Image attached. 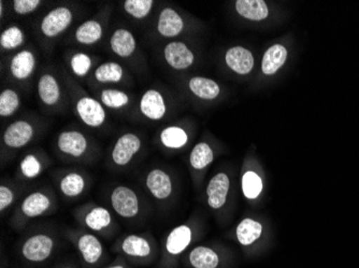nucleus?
Here are the masks:
<instances>
[{
	"mask_svg": "<svg viewBox=\"0 0 359 268\" xmlns=\"http://www.w3.org/2000/svg\"><path fill=\"white\" fill-rule=\"evenodd\" d=\"M98 100L104 108L109 110L118 111L127 108L132 102V97L123 90L116 88H106L100 92Z\"/></svg>",
	"mask_w": 359,
	"mask_h": 268,
	"instance_id": "c85d7f7f",
	"label": "nucleus"
},
{
	"mask_svg": "<svg viewBox=\"0 0 359 268\" xmlns=\"http://www.w3.org/2000/svg\"><path fill=\"white\" fill-rule=\"evenodd\" d=\"M54 203L53 197L48 191L37 190L29 193L24 197L14 216V225L20 227L32 219L46 215L53 209Z\"/></svg>",
	"mask_w": 359,
	"mask_h": 268,
	"instance_id": "20e7f679",
	"label": "nucleus"
},
{
	"mask_svg": "<svg viewBox=\"0 0 359 268\" xmlns=\"http://www.w3.org/2000/svg\"><path fill=\"white\" fill-rule=\"evenodd\" d=\"M139 111L143 117L152 122L163 120L167 112L164 97L158 90H149L141 96Z\"/></svg>",
	"mask_w": 359,
	"mask_h": 268,
	"instance_id": "ddd939ff",
	"label": "nucleus"
},
{
	"mask_svg": "<svg viewBox=\"0 0 359 268\" xmlns=\"http://www.w3.org/2000/svg\"><path fill=\"white\" fill-rule=\"evenodd\" d=\"M228 68L239 76H248L254 68V56L243 46H233L225 54Z\"/></svg>",
	"mask_w": 359,
	"mask_h": 268,
	"instance_id": "f3484780",
	"label": "nucleus"
},
{
	"mask_svg": "<svg viewBox=\"0 0 359 268\" xmlns=\"http://www.w3.org/2000/svg\"><path fill=\"white\" fill-rule=\"evenodd\" d=\"M104 268H130L127 265L126 262H124V259L116 260V262H113L110 265L107 266Z\"/></svg>",
	"mask_w": 359,
	"mask_h": 268,
	"instance_id": "a19ab883",
	"label": "nucleus"
},
{
	"mask_svg": "<svg viewBox=\"0 0 359 268\" xmlns=\"http://www.w3.org/2000/svg\"><path fill=\"white\" fill-rule=\"evenodd\" d=\"M111 51L122 59L132 57L137 50V40L132 31L118 28L110 38Z\"/></svg>",
	"mask_w": 359,
	"mask_h": 268,
	"instance_id": "412c9836",
	"label": "nucleus"
},
{
	"mask_svg": "<svg viewBox=\"0 0 359 268\" xmlns=\"http://www.w3.org/2000/svg\"><path fill=\"white\" fill-rule=\"evenodd\" d=\"M125 76L123 66L116 62H107L97 66L94 71V78L100 84H118Z\"/></svg>",
	"mask_w": 359,
	"mask_h": 268,
	"instance_id": "bb28decb",
	"label": "nucleus"
},
{
	"mask_svg": "<svg viewBox=\"0 0 359 268\" xmlns=\"http://www.w3.org/2000/svg\"><path fill=\"white\" fill-rule=\"evenodd\" d=\"M156 29L161 37H177L184 29V22L172 8H165L159 13Z\"/></svg>",
	"mask_w": 359,
	"mask_h": 268,
	"instance_id": "aec40b11",
	"label": "nucleus"
},
{
	"mask_svg": "<svg viewBox=\"0 0 359 268\" xmlns=\"http://www.w3.org/2000/svg\"><path fill=\"white\" fill-rule=\"evenodd\" d=\"M57 268H76V267H74V266H70V265H62V266H60V267H57Z\"/></svg>",
	"mask_w": 359,
	"mask_h": 268,
	"instance_id": "37998d69",
	"label": "nucleus"
},
{
	"mask_svg": "<svg viewBox=\"0 0 359 268\" xmlns=\"http://www.w3.org/2000/svg\"><path fill=\"white\" fill-rule=\"evenodd\" d=\"M44 167L43 160L38 155L28 154L20 163V173L24 178L32 181L42 174Z\"/></svg>",
	"mask_w": 359,
	"mask_h": 268,
	"instance_id": "72a5a7b5",
	"label": "nucleus"
},
{
	"mask_svg": "<svg viewBox=\"0 0 359 268\" xmlns=\"http://www.w3.org/2000/svg\"><path fill=\"white\" fill-rule=\"evenodd\" d=\"M229 188L231 181L225 173L212 177L207 187L208 204L212 209H219L225 205Z\"/></svg>",
	"mask_w": 359,
	"mask_h": 268,
	"instance_id": "6ab92c4d",
	"label": "nucleus"
},
{
	"mask_svg": "<svg viewBox=\"0 0 359 268\" xmlns=\"http://www.w3.org/2000/svg\"><path fill=\"white\" fill-rule=\"evenodd\" d=\"M56 149L62 157L72 160H84L92 153V143L81 131L66 130L58 134Z\"/></svg>",
	"mask_w": 359,
	"mask_h": 268,
	"instance_id": "423d86ee",
	"label": "nucleus"
},
{
	"mask_svg": "<svg viewBox=\"0 0 359 268\" xmlns=\"http://www.w3.org/2000/svg\"><path fill=\"white\" fill-rule=\"evenodd\" d=\"M235 6L237 13L250 21H263L269 15L267 3L264 0H238Z\"/></svg>",
	"mask_w": 359,
	"mask_h": 268,
	"instance_id": "b1692460",
	"label": "nucleus"
},
{
	"mask_svg": "<svg viewBox=\"0 0 359 268\" xmlns=\"http://www.w3.org/2000/svg\"><path fill=\"white\" fill-rule=\"evenodd\" d=\"M287 58V50L282 44H274L264 54L262 70L265 76H273L281 69Z\"/></svg>",
	"mask_w": 359,
	"mask_h": 268,
	"instance_id": "393cba45",
	"label": "nucleus"
},
{
	"mask_svg": "<svg viewBox=\"0 0 359 268\" xmlns=\"http://www.w3.org/2000/svg\"><path fill=\"white\" fill-rule=\"evenodd\" d=\"M60 195L67 199H76L86 192V177L78 171H68L60 177L57 183Z\"/></svg>",
	"mask_w": 359,
	"mask_h": 268,
	"instance_id": "dca6fc26",
	"label": "nucleus"
},
{
	"mask_svg": "<svg viewBox=\"0 0 359 268\" xmlns=\"http://www.w3.org/2000/svg\"><path fill=\"white\" fill-rule=\"evenodd\" d=\"M74 17V12L70 8L65 6L54 8L41 20L39 25L40 34L46 39H55L70 27Z\"/></svg>",
	"mask_w": 359,
	"mask_h": 268,
	"instance_id": "1a4fd4ad",
	"label": "nucleus"
},
{
	"mask_svg": "<svg viewBox=\"0 0 359 268\" xmlns=\"http://www.w3.org/2000/svg\"><path fill=\"white\" fill-rule=\"evenodd\" d=\"M193 233L189 225H179L175 227L167 237L165 249L169 255H179L187 249L191 243Z\"/></svg>",
	"mask_w": 359,
	"mask_h": 268,
	"instance_id": "5701e85b",
	"label": "nucleus"
},
{
	"mask_svg": "<svg viewBox=\"0 0 359 268\" xmlns=\"http://www.w3.org/2000/svg\"><path fill=\"white\" fill-rule=\"evenodd\" d=\"M215 160V153L210 145L205 142L198 143L194 147L189 156V163L194 170H205L208 165Z\"/></svg>",
	"mask_w": 359,
	"mask_h": 268,
	"instance_id": "7c9ffc66",
	"label": "nucleus"
},
{
	"mask_svg": "<svg viewBox=\"0 0 359 268\" xmlns=\"http://www.w3.org/2000/svg\"><path fill=\"white\" fill-rule=\"evenodd\" d=\"M110 204L114 213L124 219H135L140 215L141 201L138 193L125 185H118L112 189Z\"/></svg>",
	"mask_w": 359,
	"mask_h": 268,
	"instance_id": "0eeeda50",
	"label": "nucleus"
},
{
	"mask_svg": "<svg viewBox=\"0 0 359 268\" xmlns=\"http://www.w3.org/2000/svg\"><path fill=\"white\" fill-rule=\"evenodd\" d=\"M153 7V0H126L123 3L125 13L136 20H144L145 17H148Z\"/></svg>",
	"mask_w": 359,
	"mask_h": 268,
	"instance_id": "c9c22d12",
	"label": "nucleus"
},
{
	"mask_svg": "<svg viewBox=\"0 0 359 268\" xmlns=\"http://www.w3.org/2000/svg\"><path fill=\"white\" fill-rule=\"evenodd\" d=\"M164 57L167 64L175 70L187 69L195 62L191 48L180 41H172L165 46Z\"/></svg>",
	"mask_w": 359,
	"mask_h": 268,
	"instance_id": "2eb2a0df",
	"label": "nucleus"
},
{
	"mask_svg": "<svg viewBox=\"0 0 359 268\" xmlns=\"http://www.w3.org/2000/svg\"><path fill=\"white\" fill-rule=\"evenodd\" d=\"M104 32V24L102 20H88L76 28L74 40L82 45H93L102 39Z\"/></svg>",
	"mask_w": 359,
	"mask_h": 268,
	"instance_id": "4be33fe9",
	"label": "nucleus"
},
{
	"mask_svg": "<svg viewBox=\"0 0 359 268\" xmlns=\"http://www.w3.org/2000/svg\"><path fill=\"white\" fill-rule=\"evenodd\" d=\"M93 58L88 54L83 52L74 53L69 59V68L74 76L79 78H83L90 73L92 70Z\"/></svg>",
	"mask_w": 359,
	"mask_h": 268,
	"instance_id": "e433bc0d",
	"label": "nucleus"
},
{
	"mask_svg": "<svg viewBox=\"0 0 359 268\" xmlns=\"http://www.w3.org/2000/svg\"><path fill=\"white\" fill-rule=\"evenodd\" d=\"M69 239L80 255L81 261L88 268H95L106 257V249L94 233L90 231L70 232Z\"/></svg>",
	"mask_w": 359,
	"mask_h": 268,
	"instance_id": "f257e3e1",
	"label": "nucleus"
},
{
	"mask_svg": "<svg viewBox=\"0 0 359 268\" xmlns=\"http://www.w3.org/2000/svg\"><path fill=\"white\" fill-rule=\"evenodd\" d=\"M262 231H263V227L259 223L253 220L251 218H247L238 225L236 235L239 244L242 246H250L259 239Z\"/></svg>",
	"mask_w": 359,
	"mask_h": 268,
	"instance_id": "c756f323",
	"label": "nucleus"
},
{
	"mask_svg": "<svg viewBox=\"0 0 359 268\" xmlns=\"http://www.w3.org/2000/svg\"><path fill=\"white\" fill-rule=\"evenodd\" d=\"M189 261L194 268H217L219 257L211 248L198 246L189 253Z\"/></svg>",
	"mask_w": 359,
	"mask_h": 268,
	"instance_id": "cd10ccee",
	"label": "nucleus"
},
{
	"mask_svg": "<svg viewBox=\"0 0 359 268\" xmlns=\"http://www.w3.org/2000/svg\"><path fill=\"white\" fill-rule=\"evenodd\" d=\"M0 15H1V17L4 16V3L1 1L0 3Z\"/></svg>",
	"mask_w": 359,
	"mask_h": 268,
	"instance_id": "79ce46f5",
	"label": "nucleus"
},
{
	"mask_svg": "<svg viewBox=\"0 0 359 268\" xmlns=\"http://www.w3.org/2000/svg\"><path fill=\"white\" fill-rule=\"evenodd\" d=\"M37 59L32 50H22L18 52L10 60L9 71L14 80L24 82L29 80L35 73Z\"/></svg>",
	"mask_w": 359,
	"mask_h": 268,
	"instance_id": "4468645a",
	"label": "nucleus"
},
{
	"mask_svg": "<svg viewBox=\"0 0 359 268\" xmlns=\"http://www.w3.org/2000/svg\"><path fill=\"white\" fill-rule=\"evenodd\" d=\"M16 191L6 183L0 186V211L5 213L14 204L16 199Z\"/></svg>",
	"mask_w": 359,
	"mask_h": 268,
	"instance_id": "ea45409f",
	"label": "nucleus"
},
{
	"mask_svg": "<svg viewBox=\"0 0 359 268\" xmlns=\"http://www.w3.org/2000/svg\"><path fill=\"white\" fill-rule=\"evenodd\" d=\"M145 187L156 199H168L172 193V181L170 175L161 169H153L145 176Z\"/></svg>",
	"mask_w": 359,
	"mask_h": 268,
	"instance_id": "a211bd4d",
	"label": "nucleus"
},
{
	"mask_svg": "<svg viewBox=\"0 0 359 268\" xmlns=\"http://www.w3.org/2000/svg\"><path fill=\"white\" fill-rule=\"evenodd\" d=\"M74 112L81 122L92 129H98L104 126L107 120L104 106L98 99L93 98L86 92H74Z\"/></svg>",
	"mask_w": 359,
	"mask_h": 268,
	"instance_id": "39448f33",
	"label": "nucleus"
},
{
	"mask_svg": "<svg viewBox=\"0 0 359 268\" xmlns=\"http://www.w3.org/2000/svg\"><path fill=\"white\" fill-rule=\"evenodd\" d=\"M37 92L40 101L48 108H55L62 104V90L60 80L51 72L40 76L37 83Z\"/></svg>",
	"mask_w": 359,
	"mask_h": 268,
	"instance_id": "f8f14e48",
	"label": "nucleus"
},
{
	"mask_svg": "<svg viewBox=\"0 0 359 268\" xmlns=\"http://www.w3.org/2000/svg\"><path fill=\"white\" fill-rule=\"evenodd\" d=\"M25 42V34L19 26H9L0 36V46L4 52L13 51Z\"/></svg>",
	"mask_w": 359,
	"mask_h": 268,
	"instance_id": "473e14b6",
	"label": "nucleus"
},
{
	"mask_svg": "<svg viewBox=\"0 0 359 268\" xmlns=\"http://www.w3.org/2000/svg\"><path fill=\"white\" fill-rule=\"evenodd\" d=\"M21 106V98L18 92L6 88L0 94V116L3 118L15 114Z\"/></svg>",
	"mask_w": 359,
	"mask_h": 268,
	"instance_id": "f704fd0d",
	"label": "nucleus"
},
{
	"mask_svg": "<svg viewBox=\"0 0 359 268\" xmlns=\"http://www.w3.org/2000/svg\"><path fill=\"white\" fill-rule=\"evenodd\" d=\"M41 5L40 0H14L12 3L14 13L21 16L34 13Z\"/></svg>",
	"mask_w": 359,
	"mask_h": 268,
	"instance_id": "58836bf2",
	"label": "nucleus"
},
{
	"mask_svg": "<svg viewBox=\"0 0 359 268\" xmlns=\"http://www.w3.org/2000/svg\"><path fill=\"white\" fill-rule=\"evenodd\" d=\"M159 141L167 148L179 149L184 147L189 142L187 131L181 127H167L159 134Z\"/></svg>",
	"mask_w": 359,
	"mask_h": 268,
	"instance_id": "2f4dec72",
	"label": "nucleus"
},
{
	"mask_svg": "<svg viewBox=\"0 0 359 268\" xmlns=\"http://www.w3.org/2000/svg\"><path fill=\"white\" fill-rule=\"evenodd\" d=\"M142 140L134 132H126L116 141L111 149L110 160L114 167H126L141 152Z\"/></svg>",
	"mask_w": 359,
	"mask_h": 268,
	"instance_id": "9d476101",
	"label": "nucleus"
},
{
	"mask_svg": "<svg viewBox=\"0 0 359 268\" xmlns=\"http://www.w3.org/2000/svg\"><path fill=\"white\" fill-rule=\"evenodd\" d=\"M263 190V181L253 171H248L242 176V191L244 197L249 199H255Z\"/></svg>",
	"mask_w": 359,
	"mask_h": 268,
	"instance_id": "4c0bfd02",
	"label": "nucleus"
},
{
	"mask_svg": "<svg viewBox=\"0 0 359 268\" xmlns=\"http://www.w3.org/2000/svg\"><path fill=\"white\" fill-rule=\"evenodd\" d=\"M76 219L92 233H106L116 225L110 211L96 204H88L81 207L76 213Z\"/></svg>",
	"mask_w": 359,
	"mask_h": 268,
	"instance_id": "6e6552de",
	"label": "nucleus"
},
{
	"mask_svg": "<svg viewBox=\"0 0 359 268\" xmlns=\"http://www.w3.org/2000/svg\"><path fill=\"white\" fill-rule=\"evenodd\" d=\"M35 127L27 120H20L10 124L3 133V147L18 150L27 146L35 136Z\"/></svg>",
	"mask_w": 359,
	"mask_h": 268,
	"instance_id": "9b49d317",
	"label": "nucleus"
},
{
	"mask_svg": "<svg viewBox=\"0 0 359 268\" xmlns=\"http://www.w3.org/2000/svg\"><path fill=\"white\" fill-rule=\"evenodd\" d=\"M189 88L196 97L203 100H215L221 92L219 84L211 78L195 76L189 80Z\"/></svg>",
	"mask_w": 359,
	"mask_h": 268,
	"instance_id": "a878e982",
	"label": "nucleus"
},
{
	"mask_svg": "<svg viewBox=\"0 0 359 268\" xmlns=\"http://www.w3.org/2000/svg\"><path fill=\"white\" fill-rule=\"evenodd\" d=\"M56 241L51 234H32L22 243L20 255L26 263L39 265L51 259L55 253Z\"/></svg>",
	"mask_w": 359,
	"mask_h": 268,
	"instance_id": "f03ea898",
	"label": "nucleus"
},
{
	"mask_svg": "<svg viewBox=\"0 0 359 268\" xmlns=\"http://www.w3.org/2000/svg\"><path fill=\"white\" fill-rule=\"evenodd\" d=\"M113 250L127 261L144 264L154 253L153 244L144 234H127L116 241Z\"/></svg>",
	"mask_w": 359,
	"mask_h": 268,
	"instance_id": "7ed1b4c3",
	"label": "nucleus"
}]
</instances>
